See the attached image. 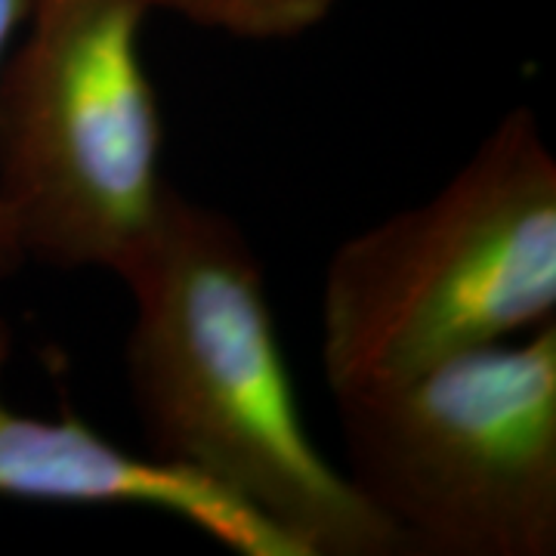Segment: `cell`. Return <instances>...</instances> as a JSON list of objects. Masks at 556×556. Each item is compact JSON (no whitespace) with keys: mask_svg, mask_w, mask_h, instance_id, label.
<instances>
[{"mask_svg":"<svg viewBox=\"0 0 556 556\" xmlns=\"http://www.w3.org/2000/svg\"><path fill=\"white\" fill-rule=\"evenodd\" d=\"M334 405L343 473L402 556L556 554V321Z\"/></svg>","mask_w":556,"mask_h":556,"instance_id":"3957f363","label":"cell"},{"mask_svg":"<svg viewBox=\"0 0 556 556\" xmlns=\"http://www.w3.org/2000/svg\"><path fill=\"white\" fill-rule=\"evenodd\" d=\"M13 331L0 318V378ZM0 497L60 507H142L192 526L239 556H303L241 501L179 467L130 452L78 415L16 412L0 393Z\"/></svg>","mask_w":556,"mask_h":556,"instance_id":"5b68a950","label":"cell"},{"mask_svg":"<svg viewBox=\"0 0 556 556\" xmlns=\"http://www.w3.org/2000/svg\"><path fill=\"white\" fill-rule=\"evenodd\" d=\"M149 0H28L0 68V201L22 254L121 278L159 223L164 118Z\"/></svg>","mask_w":556,"mask_h":556,"instance_id":"277c9868","label":"cell"},{"mask_svg":"<svg viewBox=\"0 0 556 556\" xmlns=\"http://www.w3.org/2000/svg\"><path fill=\"white\" fill-rule=\"evenodd\" d=\"M25 13H28V0H0V68H3V60H7L13 40L20 35ZM25 263H28V260L22 254L16 226H13V219H10L7 204L0 201V281L16 276Z\"/></svg>","mask_w":556,"mask_h":556,"instance_id":"52a82bcc","label":"cell"},{"mask_svg":"<svg viewBox=\"0 0 556 556\" xmlns=\"http://www.w3.org/2000/svg\"><path fill=\"white\" fill-rule=\"evenodd\" d=\"M118 281L134 298L124 375L139 452L207 479L303 556H402L306 430L263 260L236 219L170 182Z\"/></svg>","mask_w":556,"mask_h":556,"instance_id":"6da1fadb","label":"cell"},{"mask_svg":"<svg viewBox=\"0 0 556 556\" xmlns=\"http://www.w3.org/2000/svg\"><path fill=\"white\" fill-rule=\"evenodd\" d=\"M556 321V155L514 105L437 195L328 260L318 358L331 387L415 375Z\"/></svg>","mask_w":556,"mask_h":556,"instance_id":"7a4b0ae2","label":"cell"},{"mask_svg":"<svg viewBox=\"0 0 556 556\" xmlns=\"http://www.w3.org/2000/svg\"><path fill=\"white\" fill-rule=\"evenodd\" d=\"M343 0H149L152 10L236 40H291L318 28Z\"/></svg>","mask_w":556,"mask_h":556,"instance_id":"8992f818","label":"cell"}]
</instances>
